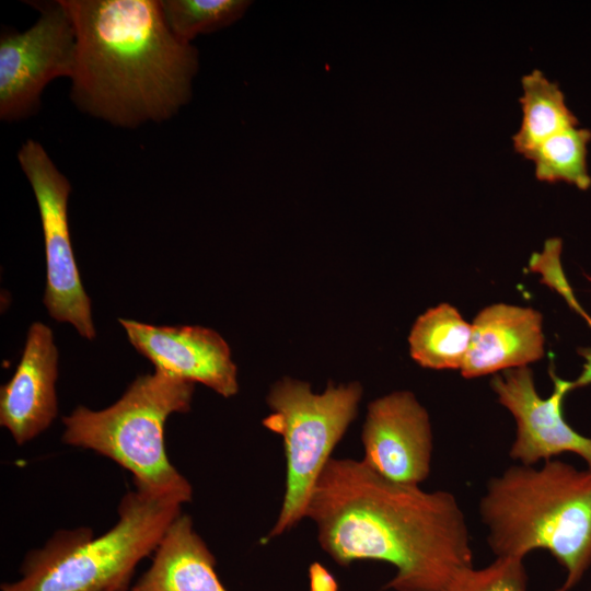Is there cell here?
I'll list each match as a JSON object with an SVG mask.
<instances>
[{
  "label": "cell",
  "mask_w": 591,
  "mask_h": 591,
  "mask_svg": "<svg viewBox=\"0 0 591 591\" xmlns=\"http://www.w3.org/2000/svg\"><path fill=\"white\" fill-rule=\"evenodd\" d=\"M305 519L337 565H392L386 590L450 591L474 567L466 518L454 495L392 482L361 460H329Z\"/></svg>",
  "instance_id": "obj_1"
},
{
  "label": "cell",
  "mask_w": 591,
  "mask_h": 591,
  "mask_svg": "<svg viewBox=\"0 0 591 591\" xmlns=\"http://www.w3.org/2000/svg\"><path fill=\"white\" fill-rule=\"evenodd\" d=\"M76 33L71 100L114 126L173 117L192 97L199 54L167 27L158 0H59Z\"/></svg>",
  "instance_id": "obj_2"
},
{
  "label": "cell",
  "mask_w": 591,
  "mask_h": 591,
  "mask_svg": "<svg viewBox=\"0 0 591 591\" xmlns=\"http://www.w3.org/2000/svg\"><path fill=\"white\" fill-rule=\"evenodd\" d=\"M479 517L496 557L547 551L565 568L569 591L591 566V470L552 459L515 464L487 483Z\"/></svg>",
  "instance_id": "obj_3"
},
{
  "label": "cell",
  "mask_w": 591,
  "mask_h": 591,
  "mask_svg": "<svg viewBox=\"0 0 591 591\" xmlns=\"http://www.w3.org/2000/svg\"><path fill=\"white\" fill-rule=\"evenodd\" d=\"M194 389L195 383L159 370L139 375L113 405L78 406L65 416L61 440L120 465L136 489L185 505L193 487L167 457L164 427L172 414L190 409Z\"/></svg>",
  "instance_id": "obj_4"
},
{
  "label": "cell",
  "mask_w": 591,
  "mask_h": 591,
  "mask_svg": "<svg viewBox=\"0 0 591 591\" xmlns=\"http://www.w3.org/2000/svg\"><path fill=\"white\" fill-rule=\"evenodd\" d=\"M182 507L174 499L128 490L108 531L95 536L80 526L54 533L26 554L20 577L0 591H128L136 567L153 554Z\"/></svg>",
  "instance_id": "obj_5"
},
{
  "label": "cell",
  "mask_w": 591,
  "mask_h": 591,
  "mask_svg": "<svg viewBox=\"0 0 591 591\" xmlns=\"http://www.w3.org/2000/svg\"><path fill=\"white\" fill-rule=\"evenodd\" d=\"M361 397L359 382H329L322 393L288 376L273 384L267 395L271 413L263 425L282 438L286 482L280 510L265 542L288 533L305 519L312 491L356 418Z\"/></svg>",
  "instance_id": "obj_6"
},
{
  "label": "cell",
  "mask_w": 591,
  "mask_h": 591,
  "mask_svg": "<svg viewBox=\"0 0 591 591\" xmlns=\"http://www.w3.org/2000/svg\"><path fill=\"white\" fill-rule=\"evenodd\" d=\"M18 161L31 184L42 221L46 256L44 304L54 320L70 323L83 338L93 340L96 333L91 300L80 279L68 223L71 185L34 139L22 143Z\"/></svg>",
  "instance_id": "obj_7"
},
{
  "label": "cell",
  "mask_w": 591,
  "mask_h": 591,
  "mask_svg": "<svg viewBox=\"0 0 591 591\" xmlns=\"http://www.w3.org/2000/svg\"><path fill=\"white\" fill-rule=\"evenodd\" d=\"M39 19L23 32L0 38V118L15 121L35 114L44 88L54 79L71 78L77 40L72 21L60 1L33 4Z\"/></svg>",
  "instance_id": "obj_8"
},
{
  "label": "cell",
  "mask_w": 591,
  "mask_h": 591,
  "mask_svg": "<svg viewBox=\"0 0 591 591\" xmlns=\"http://www.w3.org/2000/svg\"><path fill=\"white\" fill-rule=\"evenodd\" d=\"M584 366L578 379L563 380L549 369L554 391L541 397L533 372L521 367L494 374L490 386L497 401L514 418L517 428L509 455L524 465H536L555 456L571 452L581 456L591 470V438L577 432L564 418L565 396L573 389L591 383V349H583Z\"/></svg>",
  "instance_id": "obj_9"
},
{
  "label": "cell",
  "mask_w": 591,
  "mask_h": 591,
  "mask_svg": "<svg viewBox=\"0 0 591 591\" xmlns=\"http://www.w3.org/2000/svg\"><path fill=\"white\" fill-rule=\"evenodd\" d=\"M361 441V461L386 479L420 486L430 474V418L409 391H395L369 403Z\"/></svg>",
  "instance_id": "obj_10"
},
{
  "label": "cell",
  "mask_w": 591,
  "mask_h": 591,
  "mask_svg": "<svg viewBox=\"0 0 591 591\" xmlns=\"http://www.w3.org/2000/svg\"><path fill=\"white\" fill-rule=\"evenodd\" d=\"M129 343L154 370L201 383L223 397L239 391L237 369L223 337L201 326H157L118 318Z\"/></svg>",
  "instance_id": "obj_11"
},
{
  "label": "cell",
  "mask_w": 591,
  "mask_h": 591,
  "mask_svg": "<svg viewBox=\"0 0 591 591\" xmlns=\"http://www.w3.org/2000/svg\"><path fill=\"white\" fill-rule=\"evenodd\" d=\"M58 350L51 329L34 322L21 360L0 390V425L18 445L45 431L58 414Z\"/></svg>",
  "instance_id": "obj_12"
},
{
  "label": "cell",
  "mask_w": 591,
  "mask_h": 591,
  "mask_svg": "<svg viewBox=\"0 0 591 591\" xmlns=\"http://www.w3.org/2000/svg\"><path fill=\"white\" fill-rule=\"evenodd\" d=\"M544 356L542 314L529 306L495 303L472 323L470 347L461 368L466 379L528 367Z\"/></svg>",
  "instance_id": "obj_13"
},
{
  "label": "cell",
  "mask_w": 591,
  "mask_h": 591,
  "mask_svg": "<svg viewBox=\"0 0 591 591\" xmlns=\"http://www.w3.org/2000/svg\"><path fill=\"white\" fill-rule=\"evenodd\" d=\"M152 555L129 591H228L218 577L215 555L186 513L169 525Z\"/></svg>",
  "instance_id": "obj_14"
},
{
  "label": "cell",
  "mask_w": 591,
  "mask_h": 591,
  "mask_svg": "<svg viewBox=\"0 0 591 591\" xmlns=\"http://www.w3.org/2000/svg\"><path fill=\"white\" fill-rule=\"evenodd\" d=\"M472 337V324L456 308L441 303L427 310L414 323L409 352L421 367L442 370L462 368Z\"/></svg>",
  "instance_id": "obj_15"
},
{
  "label": "cell",
  "mask_w": 591,
  "mask_h": 591,
  "mask_svg": "<svg viewBox=\"0 0 591 591\" xmlns=\"http://www.w3.org/2000/svg\"><path fill=\"white\" fill-rule=\"evenodd\" d=\"M522 95L519 103L522 120L512 136L514 150L526 157L536 146L554 134L579 125L566 104L565 95L556 82L538 69L521 78Z\"/></svg>",
  "instance_id": "obj_16"
},
{
  "label": "cell",
  "mask_w": 591,
  "mask_h": 591,
  "mask_svg": "<svg viewBox=\"0 0 591 591\" xmlns=\"http://www.w3.org/2000/svg\"><path fill=\"white\" fill-rule=\"evenodd\" d=\"M590 140V129L570 126L545 139L525 158L534 162L538 181L566 182L586 190L591 186L587 162Z\"/></svg>",
  "instance_id": "obj_17"
},
{
  "label": "cell",
  "mask_w": 591,
  "mask_h": 591,
  "mask_svg": "<svg viewBox=\"0 0 591 591\" xmlns=\"http://www.w3.org/2000/svg\"><path fill=\"white\" fill-rule=\"evenodd\" d=\"M165 23L184 43L197 35L209 34L239 21L252 4L248 0H163L160 1Z\"/></svg>",
  "instance_id": "obj_18"
},
{
  "label": "cell",
  "mask_w": 591,
  "mask_h": 591,
  "mask_svg": "<svg viewBox=\"0 0 591 591\" xmlns=\"http://www.w3.org/2000/svg\"><path fill=\"white\" fill-rule=\"evenodd\" d=\"M526 587L524 559L496 557L483 568L464 571L450 591H526Z\"/></svg>",
  "instance_id": "obj_19"
},
{
  "label": "cell",
  "mask_w": 591,
  "mask_h": 591,
  "mask_svg": "<svg viewBox=\"0 0 591 591\" xmlns=\"http://www.w3.org/2000/svg\"><path fill=\"white\" fill-rule=\"evenodd\" d=\"M113 591H123V590H113Z\"/></svg>",
  "instance_id": "obj_20"
}]
</instances>
